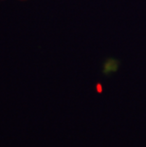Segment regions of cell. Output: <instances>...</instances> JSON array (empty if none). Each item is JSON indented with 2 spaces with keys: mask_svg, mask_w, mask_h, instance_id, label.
<instances>
[{
  "mask_svg": "<svg viewBox=\"0 0 146 147\" xmlns=\"http://www.w3.org/2000/svg\"><path fill=\"white\" fill-rule=\"evenodd\" d=\"M97 88H98V92H99V93H101V92H102V86H101V84H98V87H97Z\"/></svg>",
  "mask_w": 146,
  "mask_h": 147,
  "instance_id": "obj_1",
  "label": "cell"
}]
</instances>
